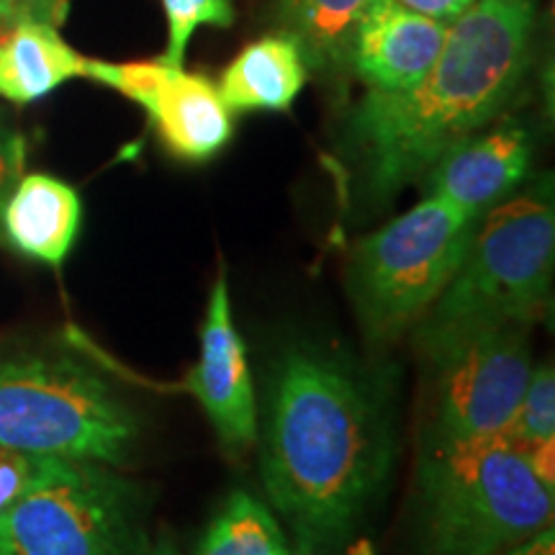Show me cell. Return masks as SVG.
Masks as SVG:
<instances>
[{
  "label": "cell",
  "instance_id": "cell-1",
  "mask_svg": "<svg viewBox=\"0 0 555 555\" xmlns=\"http://www.w3.org/2000/svg\"><path fill=\"white\" fill-rule=\"evenodd\" d=\"M260 455L294 555H345L391 470L386 378L322 347H291L270 376Z\"/></svg>",
  "mask_w": 555,
  "mask_h": 555
},
{
  "label": "cell",
  "instance_id": "cell-2",
  "mask_svg": "<svg viewBox=\"0 0 555 555\" xmlns=\"http://www.w3.org/2000/svg\"><path fill=\"white\" fill-rule=\"evenodd\" d=\"M532 0H476L433 67L404 90H367L345 142L373 196H393L504 114L530 62Z\"/></svg>",
  "mask_w": 555,
  "mask_h": 555
},
{
  "label": "cell",
  "instance_id": "cell-3",
  "mask_svg": "<svg viewBox=\"0 0 555 555\" xmlns=\"http://www.w3.org/2000/svg\"><path fill=\"white\" fill-rule=\"evenodd\" d=\"M555 489L506 437L427 440L416 466L420 555H506L553 527Z\"/></svg>",
  "mask_w": 555,
  "mask_h": 555
},
{
  "label": "cell",
  "instance_id": "cell-4",
  "mask_svg": "<svg viewBox=\"0 0 555 555\" xmlns=\"http://www.w3.org/2000/svg\"><path fill=\"white\" fill-rule=\"evenodd\" d=\"M555 206L551 176L481 214L461 268L416 322L429 358L455 339L494 327H530L551 304Z\"/></svg>",
  "mask_w": 555,
  "mask_h": 555
},
{
  "label": "cell",
  "instance_id": "cell-5",
  "mask_svg": "<svg viewBox=\"0 0 555 555\" xmlns=\"http://www.w3.org/2000/svg\"><path fill=\"white\" fill-rule=\"evenodd\" d=\"M142 416L114 380L73 356L0 363V446L37 457L124 466Z\"/></svg>",
  "mask_w": 555,
  "mask_h": 555
},
{
  "label": "cell",
  "instance_id": "cell-6",
  "mask_svg": "<svg viewBox=\"0 0 555 555\" xmlns=\"http://www.w3.org/2000/svg\"><path fill=\"white\" fill-rule=\"evenodd\" d=\"M476 217L440 196L409 208L352 249V307L367 343L391 345L414 330L461 268Z\"/></svg>",
  "mask_w": 555,
  "mask_h": 555
},
{
  "label": "cell",
  "instance_id": "cell-7",
  "mask_svg": "<svg viewBox=\"0 0 555 555\" xmlns=\"http://www.w3.org/2000/svg\"><path fill=\"white\" fill-rule=\"evenodd\" d=\"M152 496L111 466L50 457L9 512L11 555H147Z\"/></svg>",
  "mask_w": 555,
  "mask_h": 555
},
{
  "label": "cell",
  "instance_id": "cell-8",
  "mask_svg": "<svg viewBox=\"0 0 555 555\" xmlns=\"http://www.w3.org/2000/svg\"><path fill=\"white\" fill-rule=\"evenodd\" d=\"M530 327H494L455 339L427 360L435 365L427 440L506 437L532 376Z\"/></svg>",
  "mask_w": 555,
  "mask_h": 555
},
{
  "label": "cell",
  "instance_id": "cell-9",
  "mask_svg": "<svg viewBox=\"0 0 555 555\" xmlns=\"http://www.w3.org/2000/svg\"><path fill=\"white\" fill-rule=\"evenodd\" d=\"M183 388L198 401L219 440L232 453H245L258 437V404L247 350L232 322L227 275H219L201 327V358Z\"/></svg>",
  "mask_w": 555,
  "mask_h": 555
},
{
  "label": "cell",
  "instance_id": "cell-10",
  "mask_svg": "<svg viewBox=\"0 0 555 555\" xmlns=\"http://www.w3.org/2000/svg\"><path fill=\"white\" fill-rule=\"evenodd\" d=\"M530 165V131L515 121L489 124L437 159L425 172L427 191L478 219L517 193Z\"/></svg>",
  "mask_w": 555,
  "mask_h": 555
},
{
  "label": "cell",
  "instance_id": "cell-11",
  "mask_svg": "<svg viewBox=\"0 0 555 555\" xmlns=\"http://www.w3.org/2000/svg\"><path fill=\"white\" fill-rule=\"evenodd\" d=\"M448 24L399 0H371L350 47V62L371 90H404L433 67Z\"/></svg>",
  "mask_w": 555,
  "mask_h": 555
},
{
  "label": "cell",
  "instance_id": "cell-12",
  "mask_svg": "<svg viewBox=\"0 0 555 555\" xmlns=\"http://www.w3.org/2000/svg\"><path fill=\"white\" fill-rule=\"evenodd\" d=\"M80 221L82 204L73 185L44 172H24L0 211V242L21 258L62 268Z\"/></svg>",
  "mask_w": 555,
  "mask_h": 555
},
{
  "label": "cell",
  "instance_id": "cell-13",
  "mask_svg": "<svg viewBox=\"0 0 555 555\" xmlns=\"http://www.w3.org/2000/svg\"><path fill=\"white\" fill-rule=\"evenodd\" d=\"M152 127L172 157L183 163H208L232 142V111L219 88L204 75L172 69L150 111Z\"/></svg>",
  "mask_w": 555,
  "mask_h": 555
},
{
  "label": "cell",
  "instance_id": "cell-14",
  "mask_svg": "<svg viewBox=\"0 0 555 555\" xmlns=\"http://www.w3.org/2000/svg\"><path fill=\"white\" fill-rule=\"evenodd\" d=\"M307 86V60L288 34L247 44L221 73L219 95L232 114L288 111Z\"/></svg>",
  "mask_w": 555,
  "mask_h": 555
},
{
  "label": "cell",
  "instance_id": "cell-15",
  "mask_svg": "<svg viewBox=\"0 0 555 555\" xmlns=\"http://www.w3.org/2000/svg\"><path fill=\"white\" fill-rule=\"evenodd\" d=\"M86 62L60 37L57 26L26 21L0 44V99L26 106L50 95L67 80L86 75Z\"/></svg>",
  "mask_w": 555,
  "mask_h": 555
},
{
  "label": "cell",
  "instance_id": "cell-16",
  "mask_svg": "<svg viewBox=\"0 0 555 555\" xmlns=\"http://www.w3.org/2000/svg\"><path fill=\"white\" fill-rule=\"evenodd\" d=\"M367 5L371 0H281V21L307 67L345 65Z\"/></svg>",
  "mask_w": 555,
  "mask_h": 555
},
{
  "label": "cell",
  "instance_id": "cell-17",
  "mask_svg": "<svg viewBox=\"0 0 555 555\" xmlns=\"http://www.w3.org/2000/svg\"><path fill=\"white\" fill-rule=\"evenodd\" d=\"M196 555H294V551L273 512L247 491H234L206 527Z\"/></svg>",
  "mask_w": 555,
  "mask_h": 555
},
{
  "label": "cell",
  "instance_id": "cell-18",
  "mask_svg": "<svg viewBox=\"0 0 555 555\" xmlns=\"http://www.w3.org/2000/svg\"><path fill=\"white\" fill-rule=\"evenodd\" d=\"M506 440L519 455L540 448H555V373L551 363L532 371Z\"/></svg>",
  "mask_w": 555,
  "mask_h": 555
},
{
  "label": "cell",
  "instance_id": "cell-19",
  "mask_svg": "<svg viewBox=\"0 0 555 555\" xmlns=\"http://www.w3.org/2000/svg\"><path fill=\"white\" fill-rule=\"evenodd\" d=\"M172 69L168 62L159 60H139V62H103V60H88L86 62V75L82 78H90L101 86H106L116 93H121L124 99L134 101L137 106L144 111H152L155 106V99L163 88V82L168 80Z\"/></svg>",
  "mask_w": 555,
  "mask_h": 555
},
{
  "label": "cell",
  "instance_id": "cell-20",
  "mask_svg": "<svg viewBox=\"0 0 555 555\" xmlns=\"http://www.w3.org/2000/svg\"><path fill=\"white\" fill-rule=\"evenodd\" d=\"M168 18V50L163 62L170 67H183L185 47L201 26L229 29L234 24V9L229 0H163Z\"/></svg>",
  "mask_w": 555,
  "mask_h": 555
},
{
  "label": "cell",
  "instance_id": "cell-21",
  "mask_svg": "<svg viewBox=\"0 0 555 555\" xmlns=\"http://www.w3.org/2000/svg\"><path fill=\"white\" fill-rule=\"evenodd\" d=\"M50 457L18 453L0 446V519L41 481Z\"/></svg>",
  "mask_w": 555,
  "mask_h": 555
},
{
  "label": "cell",
  "instance_id": "cell-22",
  "mask_svg": "<svg viewBox=\"0 0 555 555\" xmlns=\"http://www.w3.org/2000/svg\"><path fill=\"white\" fill-rule=\"evenodd\" d=\"M26 168V139L21 131L13 127L9 116L0 111V211H3L5 201L11 191L24 176Z\"/></svg>",
  "mask_w": 555,
  "mask_h": 555
},
{
  "label": "cell",
  "instance_id": "cell-23",
  "mask_svg": "<svg viewBox=\"0 0 555 555\" xmlns=\"http://www.w3.org/2000/svg\"><path fill=\"white\" fill-rule=\"evenodd\" d=\"M69 5L62 0H0V37L26 21L60 26L67 18Z\"/></svg>",
  "mask_w": 555,
  "mask_h": 555
},
{
  "label": "cell",
  "instance_id": "cell-24",
  "mask_svg": "<svg viewBox=\"0 0 555 555\" xmlns=\"http://www.w3.org/2000/svg\"><path fill=\"white\" fill-rule=\"evenodd\" d=\"M399 3L422 13V16L442 21V24L450 26L461 13H466L476 0H399Z\"/></svg>",
  "mask_w": 555,
  "mask_h": 555
},
{
  "label": "cell",
  "instance_id": "cell-25",
  "mask_svg": "<svg viewBox=\"0 0 555 555\" xmlns=\"http://www.w3.org/2000/svg\"><path fill=\"white\" fill-rule=\"evenodd\" d=\"M506 555H555V540H553V527L538 532L535 538H530L527 543L517 545L515 551H509Z\"/></svg>",
  "mask_w": 555,
  "mask_h": 555
},
{
  "label": "cell",
  "instance_id": "cell-26",
  "mask_svg": "<svg viewBox=\"0 0 555 555\" xmlns=\"http://www.w3.org/2000/svg\"><path fill=\"white\" fill-rule=\"evenodd\" d=\"M147 555H180V551L176 547V543H172V538L163 535L159 540H152Z\"/></svg>",
  "mask_w": 555,
  "mask_h": 555
},
{
  "label": "cell",
  "instance_id": "cell-27",
  "mask_svg": "<svg viewBox=\"0 0 555 555\" xmlns=\"http://www.w3.org/2000/svg\"><path fill=\"white\" fill-rule=\"evenodd\" d=\"M0 555H11V532H9V517L0 519Z\"/></svg>",
  "mask_w": 555,
  "mask_h": 555
},
{
  "label": "cell",
  "instance_id": "cell-28",
  "mask_svg": "<svg viewBox=\"0 0 555 555\" xmlns=\"http://www.w3.org/2000/svg\"><path fill=\"white\" fill-rule=\"evenodd\" d=\"M62 3H65V5H69V0H62Z\"/></svg>",
  "mask_w": 555,
  "mask_h": 555
}]
</instances>
